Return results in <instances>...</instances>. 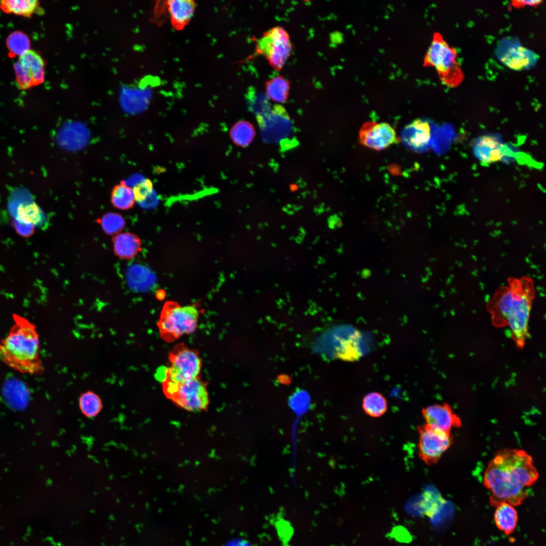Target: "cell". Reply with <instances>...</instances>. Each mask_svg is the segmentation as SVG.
Returning a JSON list of instances; mask_svg holds the SVG:
<instances>
[{
	"instance_id": "1",
	"label": "cell",
	"mask_w": 546,
	"mask_h": 546,
	"mask_svg": "<svg viewBox=\"0 0 546 546\" xmlns=\"http://www.w3.org/2000/svg\"><path fill=\"white\" fill-rule=\"evenodd\" d=\"M538 473L531 457L518 449L499 450L485 470L483 483L490 491V504L496 507L506 502L521 504L527 496L526 489L533 485Z\"/></svg>"
},
{
	"instance_id": "2",
	"label": "cell",
	"mask_w": 546,
	"mask_h": 546,
	"mask_svg": "<svg viewBox=\"0 0 546 546\" xmlns=\"http://www.w3.org/2000/svg\"><path fill=\"white\" fill-rule=\"evenodd\" d=\"M535 295L533 280L527 276L509 278L499 287L486 304L492 324L509 327L518 349L524 347L529 338V321Z\"/></svg>"
},
{
	"instance_id": "3",
	"label": "cell",
	"mask_w": 546,
	"mask_h": 546,
	"mask_svg": "<svg viewBox=\"0 0 546 546\" xmlns=\"http://www.w3.org/2000/svg\"><path fill=\"white\" fill-rule=\"evenodd\" d=\"M14 324L0 343V360L20 372L42 371L39 341L35 326L23 317L13 316Z\"/></svg>"
},
{
	"instance_id": "4",
	"label": "cell",
	"mask_w": 546,
	"mask_h": 546,
	"mask_svg": "<svg viewBox=\"0 0 546 546\" xmlns=\"http://www.w3.org/2000/svg\"><path fill=\"white\" fill-rule=\"evenodd\" d=\"M199 312L194 305L181 306L173 301L163 305L157 323L160 337L167 343L194 333L198 327Z\"/></svg>"
},
{
	"instance_id": "5",
	"label": "cell",
	"mask_w": 546,
	"mask_h": 546,
	"mask_svg": "<svg viewBox=\"0 0 546 546\" xmlns=\"http://www.w3.org/2000/svg\"><path fill=\"white\" fill-rule=\"evenodd\" d=\"M457 59V50L451 47L439 33L435 32L425 56L424 66L434 67L444 84L456 87L464 79Z\"/></svg>"
},
{
	"instance_id": "6",
	"label": "cell",
	"mask_w": 546,
	"mask_h": 546,
	"mask_svg": "<svg viewBox=\"0 0 546 546\" xmlns=\"http://www.w3.org/2000/svg\"><path fill=\"white\" fill-rule=\"evenodd\" d=\"M207 383L199 376L184 382H176L167 378L162 380L165 397L178 406L189 412L206 410L209 403Z\"/></svg>"
},
{
	"instance_id": "7",
	"label": "cell",
	"mask_w": 546,
	"mask_h": 546,
	"mask_svg": "<svg viewBox=\"0 0 546 546\" xmlns=\"http://www.w3.org/2000/svg\"><path fill=\"white\" fill-rule=\"evenodd\" d=\"M168 358L170 366L166 369L163 378L181 383L200 376L202 363L197 350L179 343L169 352Z\"/></svg>"
},
{
	"instance_id": "8",
	"label": "cell",
	"mask_w": 546,
	"mask_h": 546,
	"mask_svg": "<svg viewBox=\"0 0 546 546\" xmlns=\"http://www.w3.org/2000/svg\"><path fill=\"white\" fill-rule=\"evenodd\" d=\"M256 50L266 57L272 67L279 71L290 56L292 44L287 31L276 26L263 33L258 41Z\"/></svg>"
},
{
	"instance_id": "9",
	"label": "cell",
	"mask_w": 546,
	"mask_h": 546,
	"mask_svg": "<svg viewBox=\"0 0 546 546\" xmlns=\"http://www.w3.org/2000/svg\"><path fill=\"white\" fill-rule=\"evenodd\" d=\"M419 457L427 465L436 464L453 442L450 431L433 427L426 424L418 426Z\"/></svg>"
},
{
	"instance_id": "10",
	"label": "cell",
	"mask_w": 546,
	"mask_h": 546,
	"mask_svg": "<svg viewBox=\"0 0 546 546\" xmlns=\"http://www.w3.org/2000/svg\"><path fill=\"white\" fill-rule=\"evenodd\" d=\"M16 83L26 89L38 85L44 79V62L36 52L28 50L20 55L14 65Z\"/></svg>"
},
{
	"instance_id": "11",
	"label": "cell",
	"mask_w": 546,
	"mask_h": 546,
	"mask_svg": "<svg viewBox=\"0 0 546 546\" xmlns=\"http://www.w3.org/2000/svg\"><path fill=\"white\" fill-rule=\"evenodd\" d=\"M474 156L482 164L488 165L514 158L515 153L504 144L497 134H486L476 140L473 145Z\"/></svg>"
},
{
	"instance_id": "12",
	"label": "cell",
	"mask_w": 546,
	"mask_h": 546,
	"mask_svg": "<svg viewBox=\"0 0 546 546\" xmlns=\"http://www.w3.org/2000/svg\"><path fill=\"white\" fill-rule=\"evenodd\" d=\"M359 140L361 144L368 148L382 150L397 143L398 138L390 124L368 121L360 128Z\"/></svg>"
},
{
	"instance_id": "13",
	"label": "cell",
	"mask_w": 546,
	"mask_h": 546,
	"mask_svg": "<svg viewBox=\"0 0 546 546\" xmlns=\"http://www.w3.org/2000/svg\"><path fill=\"white\" fill-rule=\"evenodd\" d=\"M496 53L499 60L504 65L517 71L532 67L538 58L531 50L510 40L502 42L497 48Z\"/></svg>"
},
{
	"instance_id": "14",
	"label": "cell",
	"mask_w": 546,
	"mask_h": 546,
	"mask_svg": "<svg viewBox=\"0 0 546 546\" xmlns=\"http://www.w3.org/2000/svg\"><path fill=\"white\" fill-rule=\"evenodd\" d=\"M422 414L426 424L440 430L450 431L452 428L462 425L460 417L446 403L427 406L422 409Z\"/></svg>"
},
{
	"instance_id": "15",
	"label": "cell",
	"mask_w": 546,
	"mask_h": 546,
	"mask_svg": "<svg viewBox=\"0 0 546 546\" xmlns=\"http://www.w3.org/2000/svg\"><path fill=\"white\" fill-rule=\"evenodd\" d=\"M431 136V129L429 122L418 119L404 127L402 139L410 148L418 150L428 145Z\"/></svg>"
},
{
	"instance_id": "16",
	"label": "cell",
	"mask_w": 546,
	"mask_h": 546,
	"mask_svg": "<svg viewBox=\"0 0 546 546\" xmlns=\"http://www.w3.org/2000/svg\"><path fill=\"white\" fill-rule=\"evenodd\" d=\"M170 22L177 30L184 28L191 20L195 9V4L191 0H171L166 2Z\"/></svg>"
},
{
	"instance_id": "17",
	"label": "cell",
	"mask_w": 546,
	"mask_h": 546,
	"mask_svg": "<svg viewBox=\"0 0 546 546\" xmlns=\"http://www.w3.org/2000/svg\"><path fill=\"white\" fill-rule=\"evenodd\" d=\"M113 251L120 258L130 259L141 250V241L130 232L120 233L112 238Z\"/></svg>"
},
{
	"instance_id": "18",
	"label": "cell",
	"mask_w": 546,
	"mask_h": 546,
	"mask_svg": "<svg viewBox=\"0 0 546 546\" xmlns=\"http://www.w3.org/2000/svg\"><path fill=\"white\" fill-rule=\"evenodd\" d=\"M495 507L494 513L495 525L507 535L511 534L515 530L518 521L516 509L514 506L506 502L501 503Z\"/></svg>"
},
{
	"instance_id": "19",
	"label": "cell",
	"mask_w": 546,
	"mask_h": 546,
	"mask_svg": "<svg viewBox=\"0 0 546 546\" xmlns=\"http://www.w3.org/2000/svg\"><path fill=\"white\" fill-rule=\"evenodd\" d=\"M135 201L132 189L128 187L125 181H120L113 188L111 194V202L115 208L123 210H128L133 206Z\"/></svg>"
},
{
	"instance_id": "20",
	"label": "cell",
	"mask_w": 546,
	"mask_h": 546,
	"mask_svg": "<svg viewBox=\"0 0 546 546\" xmlns=\"http://www.w3.org/2000/svg\"><path fill=\"white\" fill-rule=\"evenodd\" d=\"M4 11L25 17L31 16L39 9V2L36 0H5L0 2Z\"/></svg>"
},
{
	"instance_id": "21",
	"label": "cell",
	"mask_w": 546,
	"mask_h": 546,
	"mask_svg": "<svg viewBox=\"0 0 546 546\" xmlns=\"http://www.w3.org/2000/svg\"><path fill=\"white\" fill-rule=\"evenodd\" d=\"M78 406L81 414L87 418L97 417L103 408L101 397L95 392L87 391L81 394Z\"/></svg>"
},
{
	"instance_id": "22",
	"label": "cell",
	"mask_w": 546,
	"mask_h": 546,
	"mask_svg": "<svg viewBox=\"0 0 546 546\" xmlns=\"http://www.w3.org/2000/svg\"><path fill=\"white\" fill-rule=\"evenodd\" d=\"M289 88V81L281 76L270 79L265 85L267 96L271 100L279 103L286 102Z\"/></svg>"
},
{
	"instance_id": "23",
	"label": "cell",
	"mask_w": 546,
	"mask_h": 546,
	"mask_svg": "<svg viewBox=\"0 0 546 546\" xmlns=\"http://www.w3.org/2000/svg\"><path fill=\"white\" fill-rule=\"evenodd\" d=\"M362 406L365 412L369 416L379 417L387 410V402L383 395L378 392H370L362 399Z\"/></svg>"
},
{
	"instance_id": "24",
	"label": "cell",
	"mask_w": 546,
	"mask_h": 546,
	"mask_svg": "<svg viewBox=\"0 0 546 546\" xmlns=\"http://www.w3.org/2000/svg\"><path fill=\"white\" fill-rule=\"evenodd\" d=\"M255 134L254 127L246 121L237 122L230 130L232 141L236 145L242 147L248 146L253 141Z\"/></svg>"
},
{
	"instance_id": "25",
	"label": "cell",
	"mask_w": 546,
	"mask_h": 546,
	"mask_svg": "<svg viewBox=\"0 0 546 546\" xmlns=\"http://www.w3.org/2000/svg\"><path fill=\"white\" fill-rule=\"evenodd\" d=\"M16 220L32 224L40 223L43 219V214L39 207L32 203L22 204L17 208Z\"/></svg>"
},
{
	"instance_id": "26",
	"label": "cell",
	"mask_w": 546,
	"mask_h": 546,
	"mask_svg": "<svg viewBox=\"0 0 546 546\" xmlns=\"http://www.w3.org/2000/svg\"><path fill=\"white\" fill-rule=\"evenodd\" d=\"M100 222L103 230L109 235H116L121 233L125 225V221L120 214L109 212L104 214Z\"/></svg>"
},
{
	"instance_id": "27",
	"label": "cell",
	"mask_w": 546,
	"mask_h": 546,
	"mask_svg": "<svg viewBox=\"0 0 546 546\" xmlns=\"http://www.w3.org/2000/svg\"><path fill=\"white\" fill-rule=\"evenodd\" d=\"M423 502L422 507L424 514L432 517L440 506L444 503V500L439 494L428 491L425 493Z\"/></svg>"
},
{
	"instance_id": "28",
	"label": "cell",
	"mask_w": 546,
	"mask_h": 546,
	"mask_svg": "<svg viewBox=\"0 0 546 546\" xmlns=\"http://www.w3.org/2000/svg\"><path fill=\"white\" fill-rule=\"evenodd\" d=\"M8 44L13 53L20 56L29 50L28 39L21 32L12 34L8 39Z\"/></svg>"
},
{
	"instance_id": "29",
	"label": "cell",
	"mask_w": 546,
	"mask_h": 546,
	"mask_svg": "<svg viewBox=\"0 0 546 546\" xmlns=\"http://www.w3.org/2000/svg\"><path fill=\"white\" fill-rule=\"evenodd\" d=\"M132 190L135 201L138 202H142L152 192L153 184L150 179L146 178L137 184Z\"/></svg>"
},
{
	"instance_id": "30",
	"label": "cell",
	"mask_w": 546,
	"mask_h": 546,
	"mask_svg": "<svg viewBox=\"0 0 546 546\" xmlns=\"http://www.w3.org/2000/svg\"><path fill=\"white\" fill-rule=\"evenodd\" d=\"M542 2L541 1H512V5L515 8H520L526 6L535 7Z\"/></svg>"
},
{
	"instance_id": "31",
	"label": "cell",
	"mask_w": 546,
	"mask_h": 546,
	"mask_svg": "<svg viewBox=\"0 0 546 546\" xmlns=\"http://www.w3.org/2000/svg\"><path fill=\"white\" fill-rule=\"evenodd\" d=\"M330 219L332 226L331 228H336L337 227H340L341 225L342 222L340 218H339L337 216H331V218Z\"/></svg>"
}]
</instances>
